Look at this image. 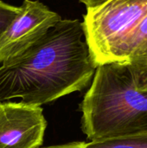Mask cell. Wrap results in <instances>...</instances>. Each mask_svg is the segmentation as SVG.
Listing matches in <instances>:
<instances>
[{"label": "cell", "instance_id": "6da1fadb", "mask_svg": "<svg viewBox=\"0 0 147 148\" xmlns=\"http://www.w3.org/2000/svg\"><path fill=\"white\" fill-rule=\"evenodd\" d=\"M82 22L61 19L39 41L0 66V102L20 98L33 106L86 88L95 65Z\"/></svg>", "mask_w": 147, "mask_h": 148}, {"label": "cell", "instance_id": "7a4b0ae2", "mask_svg": "<svg viewBox=\"0 0 147 148\" xmlns=\"http://www.w3.org/2000/svg\"><path fill=\"white\" fill-rule=\"evenodd\" d=\"M81 110L91 141L147 133V92L137 88L126 63L97 66Z\"/></svg>", "mask_w": 147, "mask_h": 148}, {"label": "cell", "instance_id": "3957f363", "mask_svg": "<svg viewBox=\"0 0 147 148\" xmlns=\"http://www.w3.org/2000/svg\"><path fill=\"white\" fill-rule=\"evenodd\" d=\"M147 16V0H108L87 9L84 36L96 66L118 62L134 29Z\"/></svg>", "mask_w": 147, "mask_h": 148}, {"label": "cell", "instance_id": "277c9868", "mask_svg": "<svg viewBox=\"0 0 147 148\" xmlns=\"http://www.w3.org/2000/svg\"><path fill=\"white\" fill-rule=\"evenodd\" d=\"M21 8L0 39V63L36 43L62 19L58 13L37 0H24Z\"/></svg>", "mask_w": 147, "mask_h": 148}, {"label": "cell", "instance_id": "5b68a950", "mask_svg": "<svg viewBox=\"0 0 147 148\" xmlns=\"http://www.w3.org/2000/svg\"><path fill=\"white\" fill-rule=\"evenodd\" d=\"M46 127L41 107L0 102V148H40Z\"/></svg>", "mask_w": 147, "mask_h": 148}, {"label": "cell", "instance_id": "8992f818", "mask_svg": "<svg viewBox=\"0 0 147 148\" xmlns=\"http://www.w3.org/2000/svg\"><path fill=\"white\" fill-rule=\"evenodd\" d=\"M118 62L128 66L137 88L147 92V16L126 41Z\"/></svg>", "mask_w": 147, "mask_h": 148}, {"label": "cell", "instance_id": "52a82bcc", "mask_svg": "<svg viewBox=\"0 0 147 148\" xmlns=\"http://www.w3.org/2000/svg\"><path fill=\"white\" fill-rule=\"evenodd\" d=\"M83 148H147V133L90 141Z\"/></svg>", "mask_w": 147, "mask_h": 148}, {"label": "cell", "instance_id": "ba28073f", "mask_svg": "<svg viewBox=\"0 0 147 148\" xmlns=\"http://www.w3.org/2000/svg\"><path fill=\"white\" fill-rule=\"evenodd\" d=\"M21 10V6L10 5L0 0V39Z\"/></svg>", "mask_w": 147, "mask_h": 148}, {"label": "cell", "instance_id": "9c48e42d", "mask_svg": "<svg viewBox=\"0 0 147 148\" xmlns=\"http://www.w3.org/2000/svg\"><path fill=\"white\" fill-rule=\"evenodd\" d=\"M84 143L85 142H72V143H68L65 145L52 146V147H46L42 148H83Z\"/></svg>", "mask_w": 147, "mask_h": 148}, {"label": "cell", "instance_id": "30bf717a", "mask_svg": "<svg viewBox=\"0 0 147 148\" xmlns=\"http://www.w3.org/2000/svg\"><path fill=\"white\" fill-rule=\"evenodd\" d=\"M79 1L81 2L82 3H84L86 5L87 9H89V8L97 7L108 0H79Z\"/></svg>", "mask_w": 147, "mask_h": 148}]
</instances>
